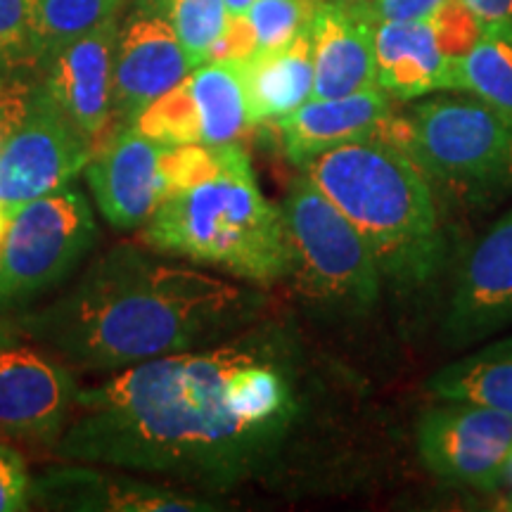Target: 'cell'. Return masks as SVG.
Returning <instances> with one entry per match:
<instances>
[{
	"label": "cell",
	"instance_id": "cell-1",
	"mask_svg": "<svg viewBox=\"0 0 512 512\" xmlns=\"http://www.w3.org/2000/svg\"><path fill=\"white\" fill-rule=\"evenodd\" d=\"M245 342L242 330L214 347L152 358L83 389L55 456L211 491L264 475L290 434L249 425L230 408L228 377Z\"/></svg>",
	"mask_w": 512,
	"mask_h": 512
},
{
	"label": "cell",
	"instance_id": "cell-2",
	"mask_svg": "<svg viewBox=\"0 0 512 512\" xmlns=\"http://www.w3.org/2000/svg\"><path fill=\"white\" fill-rule=\"evenodd\" d=\"M264 304L245 285L121 242L67 292L10 325L64 366L100 373L214 347L254 325Z\"/></svg>",
	"mask_w": 512,
	"mask_h": 512
},
{
	"label": "cell",
	"instance_id": "cell-3",
	"mask_svg": "<svg viewBox=\"0 0 512 512\" xmlns=\"http://www.w3.org/2000/svg\"><path fill=\"white\" fill-rule=\"evenodd\" d=\"M140 242L254 285L290 278L283 209L259 190L238 143L176 147L174 185L140 230Z\"/></svg>",
	"mask_w": 512,
	"mask_h": 512
},
{
	"label": "cell",
	"instance_id": "cell-4",
	"mask_svg": "<svg viewBox=\"0 0 512 512\" xmlns=\"http://www.w3.org/2000/svg\"><path fill=\"white\" fill-rule=\"evenodd\" d=\"M304 174L354 223L394 287L415 290L441 271L446 240L432 183L399 147L356 140L313 157Z\"/></svg>",
	"mask_w": 512,
	"mask_h": 512
},
{
	"label": "cell",
	"instance_id": "cell-5",
	"mask_svg": "<svg viewBox=\"0 0 512 512\" xmlns=\"http://www.w3.org/2000/svg\"><path fill=\"white\" fill-rule=\"evenodd\" d=\"M375 138L399 147L430 181L465 200L512 190V121L477 98L418 102L392 114Z\"/></svg>",
	"mask_w": 512,
	"mask_h": 512
},
{
	"label": "cell",
	"instance_id": "cell-6",
	"mask_svg": "<svg viewBox=\"0 0 512 512\" xmlns=\"http://www.w3.org/2000/svg\"><path fill=\"white\" fill-rule=\"evenodd\" d=\"M290 278L299 297L323 313H366L382 290V271L354 223L302 174L283 207Z\"/></svg>",
	"mask_w": 512,
	"mask_h": 512
},
{
	"label": "cell",
	"instance_id": "cell-7",
	"mask_svg": "<svg viewBox=\"0 0 512 512\" xmlns=\"http://www.w3.org/2000/svg\"><path fill=\"white\" fill-rule=\"evenodd\" d=\"M79 190L64 188L12 209L0 252V311H15L72 275L98 242Z\"/></svg>",
	"mask_w": 512,
	"mask_h": 512
},
{
	"label": "cell",
	"instance_id": "cell-8",
	"mask_svg": "<svg viewBox=\"0 0 512 512\" xmlns=\"http://www.w3.org/2000/svg\"><path fill=\"white\" fill-rule=\"evenodd\" d=\"M72 368L0 325V441L55 448L74 413Z\"/></svg>",
	"mask_w": 512,
	"mask_h": 512
},
{
	"label": "cell",
	"instance_id": "cell-9",
	"mask_svg": "<svg viewBox=\"0 0 512 512\" xmlns=\"http://www.w3.org/2000/svg\"><path fill=\"white\" fill-rule=\"evenodd\" d=\"M482 27L460 0L420 22H375L377 86L389 98L418 100L453 91L460 57Z\"/></svg>",
	"mask_w": 512,
	"mask_h": 512
},
{
	"label": "cell",
	"instance_id": "cell-10",
	"mask_svg": "<svg viewBox=\"0 0 512 512\" xmlns=\"http://www.w3.org/2000/svg\"><path fill=\"white\" fill-rule=\"evenodd\" d=\"M166 145H230L254 126L240 60H209L152 102L136 119Z\"/></svg>",
	"mask_w": 512,
	"mask_h": 512
},
{
	"label": "cell",
	"instance_id": "cell-11",
	"mask_svg": "<svg viewBox=\"0 0 512 512\" xmlns=\"http://www.w3.org/2000/svg\"><path fill=\"white\" fill-rule=\"evenodd\" d=\"M415 444L434 477L491 491L508 477L512 415L482 403L441 401L422 413Z\"/></svg>",
	"mask_w": 512,
	"mask_h": 512
},
{
	"label": "cell",
	"instance_id": "cell-12",
	"mask_svg": "<svg viewBox=\"0 0 512 512\" xmlns=\"http://www.w3.org/2000/svg\"><path fill=\"white\" fill-rule=\"evenodd\" d=\"M174 145L145 136L138 126H117L86 164L88 188L107 223L143 228L174 185Z\"/></svg>",
	"mask_w": 512,
	"mask_h": 512
},
{
	"label": "cell",
	"instance_id": "cell-13",
	"mask_svg": "<svg viewBox=\"0 0 512 512\" xmlns=\"http://www.w3.org/2000/svg\"><path fill=\"white\" fill-rule=\"evenodd\" d=\"M91 157L93 145L38 86L27 119L0 147V204L15 209L64 188Z\"/></svg>",
	"mask_w": 512,
	"mask_h": 512
},
{
	"label": "cell",
	"instance_id": "cell-14",
	"mask_svg": "<svg viewBox=\"0 0 512 512\" xmlns=\"http://www.w3.org/2000/svg\"><path fill=\"white\" fill-rule=\"evenodd\" d=\"M117 17L76 38L46 62L41 91L76 126L93 150L114 131V55Z\"/></svg>",
	"mask_w": 512,
	"mask_h": 512
},
{
	"label": "cell",
	"instance_id": "cell-15",
	"mask_svg": "<svg viewBox=\"0 0 512 512\" xmlns=\"http://www.w3.org/2000/svg\"><path fill=\"white\" fill-rule=\"evenodd\" d=\"M195 69L169 19L159 12L133 17L119 29L114 55V128L131 126L152 102Z\"/></svg>",
	"mask_w": 512,
	"mask_h": 512
},
{
	"label": "cell",
	"instance_id": "cell-16",
	"mask_svg": "<svg viewBox=\"0 0 512 512\" xmlns=\"http://www.w3.org/2000/svg\"><path fill=\"white\" fill-rule=\"evenodd\" d=\"M512 325V209L470 249L453 285L446 332L470 344Z\"/></svg>",
	"mask_w": 512,
	"mask_h": 512
},
{
	"label": "cell",
	"instance_id": "cell-17",
	"mask_svg": "<svg viewBox=\"0 0 512 512\" xmlns=\"http://www.w3.org/2000/svg\"><path fill=\"white\" fill-rule=\"evenodd\" d=\"M29 503L43 510L79 512H202L216 505L197 496L150 482V479L110 477L91 465L67 463L43 472L29 486Z\"/></svg>",
	"mask_w": 512,
	"mask_h": 512
},
{
	"label": "cell",
	"instance_id": "cell-18",
	"mask_svg": "<svg viewBox=\"0 0 512 512\" xmlns=\"http://www.w3.org/2000/svg\"><path fill=\"white\" fill-rule=\"evenodd\" d=\"M389 100L392 98L380 86L339 98H311L271 124L278 133L283 155L304 169L323 152L375 138L392 117Z\"/></svg>",
	"mask_w": 512,
	"mask_h": 512
},
{
	"label": "cell",
	"instance_id": "cell-19",
	"mask_svg": "<svg viewBox=\"0 0 512 512\" xmlns=\"http://www.w3.org/2000/svg\"><path fill=\"white\" fill-rule=\"evenodd\" d=\"M311 41L313 98H339L377 86L375 22L361 5L320 0Z\"/></svg>",
	"mask_w": 512,
	"mask_h": 512
},
{
	"label": "cell",
	"instance_id": "cell-20",
	"mask_svg": "<svg viewBox=\"0 0 512 512\" xmlns=\"http://www.w3.org/2000/svg\"><path fill=\"white\" fill-rule=\"evenodd\" d=\"M254 126L271 124L313 98L311 24L290 43L242 62Z\"/></svg>",
	"mask_w": 512,
	"mask_h": 512
},
{
	"label": "cell",
	"instance_id": "cell-21",
	"mask_svg": "<svg viewBox=\"0 0 512 512\" xmlns=\"http://www.w3.org/2000/svg\"><path fill=\"white\" fill-rule=\"evenodd\" d=\"M439 401H470L512 415V335L448 363L427 382Z\"/></svg>",
	"mask_w": 512,
	"mask_h": 512
},
{
	"label": "cell",
	"instance_id": "cell-22",
	"mask_svg": "<svg viewBox=\"0 0 512 512\" xmlns=\"http://www.w3.org/2000/svg\"><path fill=\"white\" fill-rule=\"evenodd\" d=\"M453 91H467L512 121V31L482 29L460 57Z\"/></svg>",
	"mask_w": 512,
	"mask_h": 512
},
{
	"label": "cell",
	"instance_id": "cell-23",
	"mask_svg": "<svg viewBox=\"0 0 512 512\" xmlns=\"http://www.w3.org/2000/svg\"><path fill=\"white\" fill-rule=\"evenodd\" d=\"M126 0H31L34 60L46 64L55 53L117 17Z\"/></svg>",
	"mask_w": 512,
	"mask_h": 512
},
{
	"label": "cell",
	"instance_id": "cell-24",
	"mask_svg": "<svg viewBox=\"0 0 512 512\" xmlns=\"http://www.w3.org/2000/svg\"><path fill=\"white\" fill-rule=\"evenodd\" d=\"M164 17L174 27L178 41L200 67L214 53L216 43L226 34L230 12L223 0H162Z\"/></svg>",
	"mask_w": 512,
	"mask_h": 512
},
{
	"label": "cell",
	"instance_id": "cell-25",
	"mask_svg": "<svg viewBox=\"0 0 512 512\" xmlns=\"http://www.w3.org/2000/svg\"><path fill=\"white\" fill-rule=\"evenodd\" d=\"M320 0H256L242 19L252 38L254 55L287 46L316 15Z\"/></svg>",
	"mask_w": 512,
	"mask_h": 512
},
{
	"label": "cell",
	"instance_id": "cell-26",
	"mask_svg": "<svg viewBox=\"0 0 512 512\" xmlns=\"http://www.w3.org/2000/svg\"><path fill=\"white\" fill-rule=\"evenodd\" d=\"M36 64L31 0H0V72Z\"/></svg>",
	"mask_w": 512,
	"mask_h": 512
},
{
	"label": "cell",
	"instance_id": "cell-27",
	"mask_svg": "<svg viewBox=\"0 0 512 512\" xmlns=\"http://www.w3.org/2000/svg\"><path fill=\"white\" fill-rule=\"evenodd\" d=\"M38 86L17 74V69L0 72V147L27 119Z\"/></svg>",
	"mask_w": 512,
	"mask_h": 512
},
{
	"label": "cell",
	"instance_id": "cell-28",
	"mask_svg": "<svg viewBox=\"0 0 512 512\" xmlns=\"http://www.w3.org/2000/svg\"><path fill=\"white\" fill-rule=\"evenodd\" d=\"M29 486L22 453L0 441V512H17L29 508Z\"/></svg>",
	"mask_w": 512,
	"mask_h": 512
},
{
	"label": "cell",
	"instance_id": "cell-29",
	"mask_svg": "<svg viewBox=\"0 0 512 512\" xmlns=\"http://www.w3.org/2000/svg\"><path fill=\"white\" fill-rule=\"evenodd\" d=\"M451 0H363L361 8L373 22H420L432 19Z\"/></svg>",
	"mask_w": 512,
	"mask_h": 512
},
{
	"label": "cell",
	"instance_id": "cell-30",
	"mask_svg": "<svg viewBox=\"0 0 512 512\" xmlns=\"http://www.w3.org/2000/svg\"><path fill=\"white\" fill-rule=\"evenodd\" d=\"M482 29L512 31V0H460Z\"/></svg>",
	"mask_w": 512,
	"mask_h": 512
},
{
	"label": "cell",
	"instance_id": "cell-31",
	"mask_svg": "<svg viewBox=\"0 0 512 512\" xmlns=\"http://www.w3.org/2000/svg\"><path fill=\"white\" fill-rule=\"evenodd\" d=\"M230 15H245V12L252 8L256 0H223Z\"/></svg>",
	"mask_w": 512,
	"mask_h": 512
},
{
	"label": "cell",
	"instance_id": "cell-32",
	"mask_svg": "<svg viewBox=\"0 0 512 512\" xmlns=\"http://www.w3.org/2000/svg\"><path fill=\"white\" fill-rule=\"evenodd\" d=\"M508 477L512 479V458H510V463H508Z\"/></svg>",
	"mask_w": 512,
	"mask_h": 512
},
{
	"label": "cell",
	"instance_id": "cell-33",
	"mask_svg": "<svg viewBox=\"0 0 512 512\" xmlns=\"http://www.w3.org/2000/svg\"><path fill=\"white\" fill-rule=\"evenodd\" d=\"M505 508H508V510H512V498H510V501H508V505H505Z\"/></svg>",
	"mask_w": 512,
	"mask_h": 512
}]
</instances>
